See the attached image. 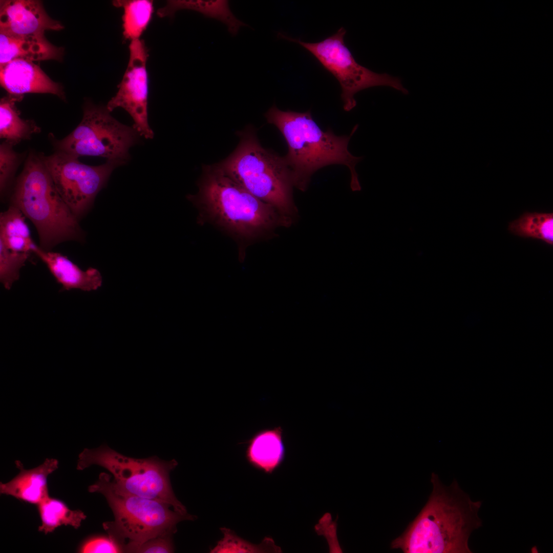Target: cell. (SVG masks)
I'll use <instances>...</instances> for the list:
<instances>
[{"instance_id":"1","label":"cell","mask_w":553,"mask_h":553,"mask_svg":"<svg viewBox=\"0 0 553 553\" xmlns=\"http://www.w3.org/2000/svg\"><path fill=\"white\" fill-rule=\"evenodd\" d=\"M198 192L187 199L198 210L200 225H211L236 243L238 260L244 262L247 248L270 237L292 220L259 199L226 175L216 164L204 165Z\"/></svg>"},{"instance_id":"2","label":"cell","mask_w":553,"mask_h":553,"mask_svg":"<svg viewBox=\"0 0 553 553\" xmlns=\"http://www.w3.org/2000/svg\"><path fill=\"white\" fill-rule=\"evenodd\" d=\"M433 491L420 512L404 532L394 539L392 549L405 553H470L468 540L481 526L474 502L454 479L446 486L432 473Z\"/></svg>"},{"instance_id":"3","label":"cell","mask_w":553,"mask_h":553,"mask_svg":"<svg viewBox=\"0 0 553 553\" xmlns=\"http://www.w3.org/2000/svg\"><path fill=\"white\" fill-rule=\"evenodd\" d=\"M264 116L286 141L288 152L284 157L291 172L294 186L304 191L311 176L318 169L331 164H342L350 171L352 190H360L355 166L363 157L354 156L348 148L357 124L349 135L337 136L331 129L322 130L313 120L310 110L284 111L273 105Z\"/></svg>"},{"instance_id":"4","label":"cell","mask_w":553,"mask_h":553,"mask_svg":"<svg viewBox=\"0 0 553 553\" xmlns=\"http://www.w3.org/2000/svg\"><path fill=\"white\" fill-rule=\"evenodd\" d=\"M11 205L31 220L38 232L39 246L45 250L66 241H84L79 220L57 192L41 155H28Z\"/></svg>"},{"instance_id":"5","label":"cell","mask_w":553,"mask_h":553,"mask_svg":"<svg viewBox=\"0 0 553 553\" xmlns=\"http://www.w3.org/2000/svg\"><path fill=\"white\" fill-rule=\"evenodd\" d=\"M238 134L240 141L236 148L215 164L249 193L292 220L296 211L292 198L294 185L284 157L264 148L252 127Z\"/></svg>"},{"instance_id":"6","label":"cell","mask_w":553,"mask_h":553,"mask_svg":"<svg viewBox=\"0 0 553 553\" xmlns=\"http://www.w3.org/2000/svg\"><path fill=\"white\" fill-rule=\"evenodd\" d=\"M88 491L101 494L107 500L114 520L104 522L103 527L123 552H132L152 538L172 536L178 522L196 519L194 516L171 509L173 507L168 503L118 491L112 483L111 475L105 473L100 474Z\"/></svg>"},{"instance_id":"7","label":"cell","mask_w":553,"mask_h":553,"mask_svg":"<svg viewBox=\"0 0 553 553\" xmlns=\"http://www.w3.org/2000/svg\"><path fill=\"white\" fill-rule=\"evenodd\" d=\"M92 465L102 466L112 475L111 481L118 491L171 505L182 515L185 507L177 499L170 482L169 473L178 465L175 459L162 460L157 456L135 458L124 456L107 444L97 448H85L79 454L77 469Z\"/></svg>"},{"instance_id":"8","label":"cell","mask_w":553,"mask_h":553,"mask_svg":"<svg viewBox=\"0 0 553 553\" xmlns=\"http://www.w3.org/2000/svg\"><path fill=\"white\" fill-rule=\"evenodd\" d=\"M139 134L111 116L107 107L88 103L82 119L67 137L55 142L58 151L71 155L98 156L125 164L130 148L139 140Z\"/></svg>"},{"instance_id":"9","label":"cell","mask_w":553,"mask_h":553,"mask_svg":"<svg viewBox=\"0 0 553 553\" xmlns=\"http://www.w3.org/2000/svg\"><path fill=\"white\" fill-rule=\"evenodd\" d=\"M346 30L339 28L332 35L317 42H307L281 33L280 38L299 44L310 52L323 67L338 80L341 89L343 109L349 112L357 104L354 95L360 91L376 86L390 87L404 94L409 92L401 79L387 73L374 72L357 63L346 46Z\"/></svg>"},{"instance_id":"10","label":"cell","mask_w":553,"mask_h":553,"mask_svg":"<svg viewBox=\"0 0 553 553\" xmlns=\"http://www.w3.org/2000/svg\"><path fill=\"white\" fill-rule=\"evenodd\" d=\"M42 158L57 192L78 220L91 209L113 171L121 165L110 161L98 166L89 165L80 162L78 157L58 151Z\"/></svg>"},{"instance_id":"11","label":"cell","mask_w":553,"mask_h":553,"mask_svg":"<svg viewBox=\"0 0 553 553\" xmlns=\"http://www.w3.org/2000/svg\"><path fill=\"white\" fill-rule=\"evenodd\" d=\"M129 59L116 95L108 102L111 112L117 108L125 110L132 117L133 128L141 136L152 139L154 133L148 123V75L147 70L148 51L141 39L131 41Z\"/></svg>"},{"instance_id":"12","label":"cell","mask_w":553,"mask_h":553,"mask_svg":"<svg viewBox=\"0 0 553 553\" xmlns=\"http://www.w3.org/2000/svg\"><path fill=\"white\" fill-rule=\"evenodd\" d=\"M63 28L59 22L48 15L39 1H1L0 33L16 37H44L46 30L59 31Z\"/></svg>"},{"instance_id":"13","label":"cell","mask_w":553,"mask_h":553,"mask_svg":"<svg viewBox=\"0 0 553 553\" xmlns=\"http://www.w3.org/2000/svg\"><path fill=\"white\" fill-rule=\"evenodd\" d=\"M0 81L9 95L22 99L26 93H50L65 99L61 86L28 60L16 58L1 65Z\"/></svg>"},{"instance_id":"14","label":"cell","mask_w":553,"mask_h":553,"mask_svg":"<svg viewBox=\"0 0 553 553\" xmlns=\"http://www.w3.org/2000/svg\"><path fill=\"white\" fill-rule=\"evenodd\" d=\"M32 252L46 264L56 282L61 285L62 290L90 291L101 286L102 276L96 268L83 270L60 253L45 250L37 245Z\"/></svg>"},{"instance_id":"15","label":"cell","mask_w":553,"mask_h":553,"mask_svg":"<svg viewBox=\"0 0 553 553\" xmlns=\"http://www.w3.org/2000/svg\"><path fill=\"white\" fill-rule=\"evenodd\" d=\"M15 464L20 470L19 473L10 481L0 483L1 493L37 505L49 496L47 478L57 469L58 461L47 458L40 465L29 470L24 469L19 460Z\"/></svg>"},{"instance_id":"16","label":"cell","mask_w":553,"mask_h":553,"mask_svg":"<svg viewBox=\"0 0 553 553\" xmlns=\"http://www.w3.org/2000/svg\"><path fill=\"white\" fill-rule=\"evenodd\" d=\"M244 443L247 461L266 474H272L284 461L286 448L280 426L258 431Z\"/></svg>"},{"instance_id":"17","label":"cell","mask_w":553,"mask_h":553,"mask_svg":"<svg viewBox=\"0 0 553 553\" xmlns=\"http://www.w3.org/2000/svg\"><path fill=\"white\" fill-rule=\"evenodd\" d=\"M63 48L44 37H16L0 33V66L16 58L30 61L62 59Z\"/></svg>"},{"instance_id":"18","label":"cell","mask_w":553,"mask_h":553,"mask_svg":"<svg viewBox=\"0 0 553 553\" xmlns=\"http://www.w3.org/2000/svg\"><path fill=\"white\" fill-rule=\"evenodd\" d=\"M181 10L194 11L206 18L220 22L232 35H237L242 27H248L235 15L230 9L229 2L226 0L167 1L164 7L157 10V14L160 17H171L177 11Z\"/></svg>"},{"instance_id":"19","label":"cell","mask_w":553,"mask_h":553,"mask_svg":"<svg viewBox=\"0 0 553 553\" xmlns=\"http://www.w3.org/2000/svg\"><path fill=\"white\" fill-rule=\"evenodd\" d=\"M25 218L18 208L11 205L0 214V242L11 251L33 253L36 244Z\"/></svg>"},{"instance_id":"20","label":"cell","mask_w":553,"mask_h":553,"mask_svg":"<svg viewBox=\"0 0 553 553\" xmlns=\"http://www.w3.org/2000/svg\"><path fill=\"white\" fill-rule=\"evenodd\" d=\"M22 100L9 95L1 99L0 137L13 146L30 139L33 134L40 131L33 121L25 120L20 117L15 103Z\"/></svg>"},{"instance_id":"21","label":"cell","mask_w":553,"mask_h":553,"mask_svg":"<svg viewBox=\"0 0 553 553\" xmlns=\"http://www.w3.org/2000/svg\"><path fill=\"white\" fill-rule=\"evenodd\" d=\"M115 7L122 8L123 36L125 40L140 39L152 18L154 8L151 0H117Z\"/></svg>"},{"instance_id":"22","label":"cell","mask_w":553,"mask_h":553,"mask_svg":"<svg viewBox=\"0 0 553 553\" xmlns=\"http://www.w3.org/2000/svg\"><path fill=\"white\" fill-rule=\"evenodd\" d=\"M37 508L41 522L38 530L46 534L62 525L77 528L86 518L81 511L72 510L62 501L49 496L37 504Z\"/></svg>"},{"instance_id":"23","label":"cell","mask_w":553,"mask_h":553,"mask_svg":"<svg viewBox=\"0 0 553 553\" xmlns=\"http://www.w3.org/2000/svg\"><path fill=\"white\" fill-rule=\"evenodd\" d=\"M513 234L525 238L541 240L553 245V213L526 212L509 223Z\"/></svg>"},{"instance_id":"24","label":"cell","mask_w":553,"mask_h":553,"mask_svg":"<svg viewBox=\"0 0 553 553\" xmlns=\"http://www.w3.org/2000/svg\"><path fill=\"white\" fill-rule=\"evenodd\" d=\"M31 253L11 251L0 242V282L6 289L10 290L19 279L20 269Z\"/></svg>"},{"instance_id":"25","label":"cell","mask_w":553,"mask_h":553,"mask_svg":"<svg viewBox=\"0 0 553 553\" xmlns=\"http://www.w3.org/2000/svg\"><path fill=\"white\" fill-rule=\"evenodd\" d=\"M220 530L224 537L210 552H260L265 550L264 545L266 542L255 545L240 538L229 529L222 527Z\"/></svg>"},{"instance_id":"26","label":"cell","mask_w":553,"mask_h":553,"mask_svg":"<svg viewBox=\"0 0 553 553\" xmlns=\"http://www.w3.org/2000/svg\"><path fill=\"white\" fill-rule=\"evenodd\" d=\"M19 162L13 145L4 141L0 146V191L1 196L11 182Z\"/></svg>"},{"instance_id":"27","label":"cell","mask_w":553,"mask_h":553,"mask_svg":"<svg viewBox=\"0 0 553 553\" xmlns=\"http://www.w3.org/2000/svg\"><path fill=\"white\" fill-rule=\"evenodd\" d=\"M80 552H123L120 546L109 536H94L86 540L79 547Z\"/></svg>"},{"instance_id":"28","label":"cell","mask_w":553,"mask_h":553,"mask_svg":"<svg viewBox=\"0 0 553 553\" xmlns=\"http://www.w3.org/2000/svg\"><path fill=\"white\" fill-rule=\"evenodd\" d=\"M172 535L161 536L152 538L133 549L132 552L169 553L174 552Z\"/></svg>"}]
</instances>
